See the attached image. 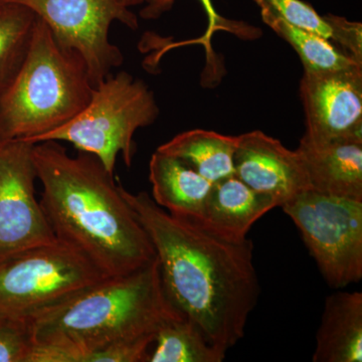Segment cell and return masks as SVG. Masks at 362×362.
Wrapping results in <instances>:
<instances>
[{"label":"cell","mask_w":362,"mask_h":362,"mask_svg":"<svg viewBox=\"0 0 362 362\" xmlns=\"http://www.w3.org/2000/svg\"><path fill=\"white\" fill-rule=\"evenodd\" d=\"M259 7L261 16L278 18L296 26L321 35L331 40L332 32L325 16L318 14L313 6L302 0H254Z\"/></svg>","instance_id":"20"},{"label":"cell","mask_w":362,"mask_h":362,"mask_svg":"<svg viewBox=\"0 0 362 362\" xmlns=\"http://www.w3.org/2000/svg\"><path fill=\"white\" fill-rule=\"evenodd\" d=\"M180 315L166 296L156 258L35 317L28 362H76L87 350L156 334L162 323Z\"/></svg>","instance_id":"3"},{"label":"cell","mask_w":362,"mask_h":362,"mask_svg":"<svg viewBox=\"0 0 362 362\" xmlns=\"http://www.w3.org/2000/svg\"><path fill=\"white\" fill-rule=\"evenodd\" d=\"M37 16L28 7L0 1V98L20 71Z\"/></svg>","instance_id":"18"},{"label":"cell","mask_w":362,"mask_h":362,"mask_svg":"<svg viewBox=\"0 0 362 362\" xmlns=\"http://www.w3.org/2000/svg\"><path fill=\"white\" fill-rule=\"evenodd\" d=\"M120 1L122 2L124 6L129 7L130 8V7L144 4L145 0H120Z\"/></svg>","instance_id":"24"},{"label":"cell","mask_w":362,"mask_h":362,"mask_svg":"<svg viewBox=\"0 0 362 362\" xmlns=\"http://www.w3.org/2000/svg\"><path fill=\"white\" fill-rule=\"evenodd\" d=\"M35 344L32 319L0 313V362H28Z\"/></svg>","instance_id":"21"},{"label":"cell","mask_w":362,"mask_h":362,"mask_svg":"<svg viewBox=\"0 0 362 362\" xmlns=\"http://www.w3.org/2000/svg\"><path fill=\"white\" fill-rule=\"evenodd\" d=\"M277 206L275 197L252 189L233 175L214 183L197 223L221 239L244 242L256 221Z\"/></svg>","instance_id":"12"},{"label":"cell","mask_w":362,"mask_h":362,"mask_svg":"<svg viewBox=\"0 0 362 362\" xmlns=\"http://www.w3.org/2000/svg\"><path fill=\"white\" fill-rule=\"evenodd\" d=\"M28 7L49 26L65 51L75 52L87 66L96 87L122 65L124 56L112 44L109 32L115 21L137 30L138 18L120 0H0Z\"/></svg>","instance_id":"8"},{"label":"cell","mask_w":362,"mask_h":362,"mask_svg":"<svg viewBox=\"0 0 362 362\" xmlns=\"http://www.w3.org/2000/svg\"><path fill=\"white\" fill-rule=\"evenodd\" d=\"M33 146L0 140V259L58 240L35 197Z\"/></svg>","instance_id":"9"},{"label":"cell","mask_w":362,"mask_h":362,"mask_svg":"<svg viewBox=\"0 0 362 362\" xmlns=\"http://www.w3.org/2000/svg\"><path fill=\"white\" fill-rule=\"evenodd\" d=\"M105 278L85 255L59 240L16 252L0 259V313L33 320Z\"/></svg>","instance_id":"6"},{"label":"cell","mask_w":362,"mask_h":362,"mask_svg":"<svg viewBox=\"0 0 362 362\" xmlns=\"http://www.w3.org/2000/svg\"><path fill=\"white\" fill-rule=\"evenodd\" d=\"M281 207L331 288L341 289L361 280L362 201L309 189Z\"/></svg>","instance_id":"7"},{"label":"cell","mask_w":362,"mask_h":362,"mask_svg":"<svg viewBox=\"0 0 362 362\" xmlns=\"http://www.w3.org/2000/svg\"><path fill=\"white\" fill-rule=\"evenodd\" d=\"M225 357L197 324L180 315L159 326L145 362H221Z\"/></svg>","instance_id":"17"},{"label":"cell","mask_w":362,"mask_h":362,"mask_svg":"<svg viewBox=\"0 0 362 362\" xmlns=\"http://www.w3.org/2000/svg\"><path fill=\"white\" fill-rule=\"evenodd\" d=\"M237 136L214 131H185L160 145L156 150L177 157L211 183L235 175L233 156Z\"/></svg>","instance_id":"16"},{"label":"cell","mask_w":362,"mask_h":362,"mask_svg":"<svg viewBox=\"0 0 362 362\" xmlns=\"http://www.w3.org/2000/svg\"><path fill=\"white\" fill-rule=\"evenodd\" d=\"M175 1L176 0H145V6L140 11V18L146 21L157 20L170 11L175 6ZM201 2L209 18L211 30H213L223 20L214 11L211 0H201Z\"/></svg>","instance_id":"23"},{"label":"cell","mask_w":362,"mask_h":362,"mask_svg":"<svg viewBox=\"0 0 362 362\" xmlns=\"http://www.w3.org/2000/svg\"><path fill=\"white\" fill-rule=\"evenodd\" d=\"M122 192L153 245L169 301L226 354L244 337L261 293L252 240L221 239L146 192Z\"/></svg>","instance_id":"1"},{"label":"cell","mask_w":362,"mask_h":362,"mask_svg":"<svg viewBox=\"0 0 362 362\" xmlns=\"http://www.w3.org/2000/svg\"><path fill=\"white\" fill-rule=\"evenodd\" d=\"M300 96L306 120L302 138L313 143L362 142V66L304 71Z\"/></svg>","instance_id":"10"},{"label":"cell","mask_w":362,"mask_h":362,"mask_svg":"<svg viewBox=\"0 0 362 362\" xmlns=\"http://www.w3.org/2000/svg\"><path fill=\"white\" fill-rule=\"evenodd\" d=\"M312 361H362L361 292H337L326 298Z\"/></svg>","instance_id":"15"},{"label":"cell","mask_w":362,"mask_h":362,"mask_svg":"<svg viewBox=\"0 0 362 362\" xmlns=\"http://www.w3.org/2000/svg\"><path fill=\"white\" fill-rule=\"evenodd\" d=\"M158 116L159 107L148 86L128 71H119L94 87L89 103L77 116L30 143H71L78 151L96 156L114 175L119 154L130 168L135 133L156 122Z\"/></svg>","instance_id":"5"},{"label":"cell","mask_w":362,"mask_h":362,"mask_svg":"<svg viewBox=\"0 0 362 362\" xmlns=\"http://www.w3.org/2000/svg\"><path fill=\"white\" fill-rule=\"evenodd\" d=\"M93 90L82 58L62 49L37 18L25 62L0 98V140L30 142L61 127L87 106Z\"/></svg>","instance_id":"4"},{"label":"cell","mask_w":362,"mask_h":362,"mask_svg":"<svg viewBox=\"0 0 362 362\" xmlns=\"http://www.w3.org/2000/svg\"><path fill=\"white\" fill-rule=\"evenodd\" d=\"M40 204L57 239L78 250L106 277L132 273L156 255L122 187L96 156H71L58 141L35 143Z\"/></svg>","instance_id":"2"},{"label":"cell","mask_w":362,"mask_h":362,"mask_svg":"<svg viewBox=\"0 0 362 362\" xmlns=\"http://www.w3.org/2000/svg\"><path fill=\"white\" fill-rule=\"evenodd\" d=\"M261 18L279 37L292 45L301 59L304 71H335L362 66V63L347 56L345 52L338 51L331 40L321 35L271 16H261Z\"/></svg>","instance_id":"19"},{"label":"cell","mask_w":362,"mask_h":362,"mask_svg":"<svg viewBox=\"0 0 362 362\" xmlns=\"http://www.w3.org/2000/svg\"><path fill=\"white\" fill-rule=\"evenodd\" d=\"M149 180L157 206L177 218L201 220L214 183L185 161L158 150L150 159Z\"/></svg>","instance_id":"14"},{"label":"cell","mask_w":362,"mask_h":362,"mask_svg":"<svg viewBox=\"0 0 362 362\" xmlns=\"http://www.w3.org/2000/svg\"><path fill=\"white\" fill-rule=\"evenodd\" d=\"M296 150L310 190L362 201V142L313 143L302 138Z\"/></svg>","instance_id":"13"},{"label":"cell","mask_w":362,"mask_h":362,"mask_svg":"<svg viewBox=\"0 0 362 362\" xmlns=\"http://www.w3.org/2000/svg\"><path fill=\"white\" fill-rule=\"evenodd\" d=\"M326 21L329 23L332 37L331 42L342 45L345 54L356 61L362 63V25L356 21H350L341 16L328 14Z\"/></svg>","instance_id":"22"},{"label":"cell","mask_w":362,"mask_h":362,"mask_svg":"<svg viewBox=\"0 0 362 362\" xmlns=\"http://www.w3.org/2000/svg\"><path fill=\"white\" fill-rule=\"evenodd\" d=\"M233 156L235 175L252 189L275 197L280 206L310 189L303 160L297 150L262 131L237 136Z\"/></svg>","instance_id":"11"}]
</instances>
